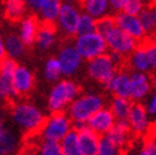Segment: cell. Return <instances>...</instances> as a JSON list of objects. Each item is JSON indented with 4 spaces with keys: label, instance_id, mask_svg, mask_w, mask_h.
Returning <instances> with one entry per match:
<instances>
[{
    "label": "cell",
    "instance_id": "cell-17",
    "mask_svg": "<svg viewBox=\"0 0 156 155\" xmlns=\"http://www.w3.org/2000/svg\"><path fill=\"white\" fill-rule=\"evenodd\" d=\"M13 85L18 96H26L34 87V76L27 67L18 65L13 74Z\"/></svg>",
    "mask_w": 156,
    "mask_h": 155
},
{
    "label": "cell",
    "instance_id": "cell-22",
    "mask_svg": "<svg viewBox=\"0 0 156 155\" xmlns=\"http://www.w3.org/2000/svg\"><path fill=\"white\" fill-rule=\"evenodd\" d=\"M132 106H133V103L131 102V99L114 97V99L112 100V104H111V111L114 114L117 121H126L129 117Z\"/></svg>",
    "mask_w": 156,
    "mask_h": 155
},
{
    "label": "cell",
    "instance_id": "cell-34",
    "mask_svg": "<svg viewBox=\"0 0 156 155\" xmlns=\"http://www.w3.org/2000/svg\"><path fill=\"white\" fill-rule=\"evenodd\" d=\"M140 43L144 45L147 49V51H149L152 71L156 73V37H146L145 40L142 42H140Z\"/></svg>",
    "mask_w": 156,
    "mask_h": 155
},
{
    "label": "cell",
    "instance_id": "cell-38",
    "mask_svg": "<svg viewBox=\"0 0 156 155\" xmlns=\"http://www.w3.org/2000/svg\"><path fill=\"white\" fill-rule=\"evenodd\" d=\"M34 145H28V148H24L22 150V153L19 155H40L38 150H36V148H33Z\"/></svg>",
    "mask_w": 156,
    "mask_h": 155
},
{
    "label": "cell",
    "instance_id": "cell-28",
    "mask_svg": "<svg viewBox=\"0 0 156 155\" xmlns=\"http://www.w3.org/2000/svg\"><path fill=\"white\" fill-rule=\"evenodd\" d=\"M117 27L115 15L107 14L102 18H98L95 20V32L99 33L102 37H105L113 28Z\"/></svg>",
    "mask_w": 156,
    "mask_h": 155
},
{
    "label": "cell",
    "instance_id": "cell-3",
    "mask_svg": "<svg viewBox=\"0 0 156 155\" xmlns=\"http://www.w3.org/2000/svg\"><path fill=\"white\" fill-rule=\"evenodd\" d=\"M80 94V87L71 80H60L48 96V110L52 113L64 112Z\"/></svg>",
    "mask_w": 156,
    "mask_h": 155
},
{
    "label": "cell",
    "instance_id": "cell-43",
    "mask_svg": "<svg viewBox=\"0 0 156 155\" xmlns=\"http://www.w3.org/2000/svg\"><path fill=\"white\" fill-rule=\"evenodd\" d=\"M4 128V120H3V114H2V111H0V131Z\"/></svg>",
    "mask_w": 156,
    "mask_h": 155
},
{
    "label": "cell",
    "instance_id": "cell-33",
    "mask_svg": "<svg viewBox=\"0 0 156 155\" xmlns=\"http://www.w3.org/2000/svg\"><path fill=\"white\" fill-rule=\"evenodd\" d=\"M38 154L40 155H64L60 142L46 141V140H41V144L38 146Z\"/></svg>",
    "mask_w": 156,
    "mask_h": 155
},
{
    "label": "cell",
    "instance_id": "cell-4",
    "mask_svg": "<svg viewBox=\"0 0 156 155\" xmlns=\"http://www.w3.org/2000/svg\"><path fill=\"white\" fill-rule=\"evenodd\" d=\"M71 120L65 112L52 113L46 122L40 132L41 140L46 141H57L60 142L70 131H71Z\"/></svg>",
    "mask_w": 156,
    "mask_h": 155
},
{
    "label": "cell",
    "instance_id": "cell-7",
    "mask_svg": "<svg viewBox=\"0 0 156 155\" xmlns=\"http://www.w3.org/2000/svg\"><path fill=\"white\" fill-rule=\"evenodd\" d=\"M104 38L109 50L113 52H118L124 56H129L138 46V42L135 38H132L129 34H127L118 27L113 28Z\"/></svg>",
    "mask_w": 156,
    "mask_h": 155
},
{
    "label": "cell",
    "instance_id": "cell-37",
    "mask_svg": "<svg viewBox=\"0 0 156 155\" xmlns=\"http://www.w3.org/2000/svg\"><path fill=\"white\" fill-rule=\"evenodd\" d=\"M126 3H127V0H111V4L112 6L114 8L115 10H123L124 9V6H126Z\"/></svg>",
    "mask_w": 156,
    "mask_h": 155
},
{
    "label": "cell",
    "instance_id": "cell-31",
    "mask_svg": "<svg viewBox=\"0 0 156 155\" xmlns=\"http://www.w3.org/2000/svg\"><path fill=\"white\" fill-rule=\"evenodd\" d=\"M140 22L144 27V31L146 33V37H156V31H155V24H154V18L150 8L145 6L140 13Z\"/></svg>",
    "mask_w": 156,
    "mask_h": 155
},
{
    "label": "cell",
    "instance_id": "cell-10",
    "mask_svg": "<svg viewBox=\"0 0 156 155\" xmlns=\"http://www.w3.org/2000/svg\"><path fill=\"white\" fill-rule=\"evenodd\" d=\"M107 136L126 153L127 149L131 148L132 142H133V137L136 135L132 132L128 120H126V121H117L113 128L107 134Z\"/></svg>",
    "mask_w": 156,
    "mask_h": 155
},
{
    "label": "cell",
    "instance_id": "cell-19",
    "mask_svg": "<svg viewBox=\"0 0 156 155\" xmlns=\"http://www.w3.org/2000/svg\"><path fill=\"white\" fill-rule=\"evenodd\" d=\"M128 67L138 73H149L152 70L149 51L144 45L138 43L137 49L128 56Z\"/></svg>",
    "mask_w": 156,
    "mask_h": 155
},
{
    "label": "cell",
    "instance_id": "cell-13",
    "mask_svg": "<svg viewBox=\"0 0 156 155\" xmlns=\"http://www.w3.org/2000/svg\"><path fill=\"white\" fill-rule=\"evenodd\" d=\"M80 15L75 9V6L65 3L61 5V10L58 14V23L62 28V31L69 37L77 36V24H79Z\"/></svg>",
    "mask_w": 156,
    "mask_h": 155
},
{
    "label": "cell",
    "instance_id": "cell-11",
    "mask_svg": "<svg viewBox=\"0 0 156 155\" xmlns=\"http://www.w3.org/2000/svg\"><path fill=\"white\" fill-rule=\"evenodd\" d=\"M115 122L117 120L114 117V114L112 113V111L107 110V108H102L97 113L93 114L85 125L93 131H95L98 135L103 136V135H107L113 128Z\"/></svg>",
    "mask_w": 156,
    "mask_h": 155
},
{
    "label": "cell",
    "instance_id": "cell-18",
    "mask_svg": "<svg viewBox=\"0 0 156 155\" xmlns=\"http://www.w3.org/2000/svg\"><path fill=\"white\" fill-rule=\"evenodd\" d=\"M41 19L36 14H29L20 22V38L27 47L36 43L38 29H40Z\"/></svg>",
    "mask_w": 156,
    "mask_h": 155
},
{
    "label": "cell",
    "instance_id": "cell-15",
    "mask_svg": "<svg viewBox=\"0 0 156 155\" xmlns=\"http://www.w3.org/2000/svg\"><path fill=\"white\" fill-rule=\"evenodd\" d=\"M151 89V78L147 73L135 71L131 74V99L141 100Z\"/></svg>",
    "mask_w": 156,
    "mask_h": 155
},
{
    "label": "cell",
    "instance_id": "cell-44",
    "mask_svg": "<svg viewBox=\"0 0 156 155\" xmlns=\"http://www.w3.org/2000/svg\"><path fill=\"white\" fill-rule=\"evenodd\" d=\"M5 2V0H0V3H4Z\"/></svg>",
    "mask_w": 156,
    "mask_h": 155
},
{
    "label": "cell",
    "instance_id": "cell-23",
    "mask_svg": "<svg viewBox=\"0 0 156 155\" xmlns=\"http://www.w3.org/2000/svg\"><path fill=\"white\" fill-rule=\"evenodd\" d=\"M38 10L42 15V20L56 22L61 10V0H42Z\"/></svg>",
    "mask_w": 156,
    "mask_h": 155
},
{
    "label": "cell",
    "instance_id": "cell-30",
    "mask_svg": "<svg viewBox=\"0 0 156 155\" xmlns=\"http://www.w3.org/2000/svg\"><path fill=\"white\" fill-rule=\"evenodd\" d=\"M62 75V69L58 59L56 57H51L47 60L44 66V76L48 81H57Z\"/></svg>",
    "mask_w": 156,
    "mask_h": 155
},
{
    "label": "cell",
    "instance_id": "cell-36",
    "mask_svg": "<svg viewBox=\"0 0 156 155\" xmlns=\"http://www.w3.org/2000/svg\"><path fill=\"white\" fill-rule=\"evenodd\" d=\"M144 139H150V140H155L156 141V122H152L149 125V128L145 132Z\"/></svg>",
    "mask_w": 156,
    "mask_h": 155
},
{
    "label": "cell",
    "instance_id": "cell-26",
    "mask_svg": "<svg viewBox=\"0 0 156 155\" xmlns=\"http://www.w3.org/2000/svg\"><path fill=\"white\" fill-rule=\"evenodd\" d=\"M64 155H83L77 142V131L71 130L70 132L60 141Z\"/></svg>",
    "mask_w": 156,
    "mask_h": 155
},
{
    "label": "cell",
    "instance_id": "cell-2",
    "mask_svg": "<svg viewBox=\"0 0 156 155\" xmlns=\"http://www.w3.org/2000/svg\"><path fill=\"white\" fill-rule=\"evenodd\" d=\"M103 108V99L98 94H85L77 97L69 106V117L75 125H85L89 118Z\"/></svg>",
    "mask_w": 156,
    "mask_h": 155
},
{
    "label": "cell",
    "instance_id": "cell-42",
    "mask_svg": "<svg viewBox=\"0 0 156 155\" xmlns=\"http://www.w3.org/2000/svg\"><path fill=\"white\" fill-rule=\"evenodd\" d=\"M150 78H151V87H152V89L156 92V73H152V74L150 75Z\"/></svg>",
    "mask_w": 156,
    "mask_h": 155
},
{
    "label": "cell",
    "instance_id": "cell-12",
    "mask_svg": "<svg viewBox=\"0 0 156 155\" xmlns=\"http://www.w3.org/2000/svg\"><path fill=\"white\" fill-rule=\"evenodd\" d=\"M131 130L136 136H144L149 128V111L140 102H136L132 106V110L128 117Z\"/></svg>",
    "mask_w": 156,
    "mask_h": 155
},
{
    "label": "cell",
    "instance_id": "cell-21",
    "mask_svg": "<svg viewBox=\"0 0 156 155\" xmlns=\"http://www.w3.org/2000/svg\"><path fill=\"white\" fill-rule=\"evenodd\" d=\"M27 8L24 0H5L4 2V18L10 23L22 22L26 17Z\"/></svg>",
    "mask_w": 156,
    "mask_h": 155
},
{
    "label": "cell",
    "instance_id": "cell-6",
    "mask_svg": "<svg viewBox=\"0 0 156 155\" xmlns=\"http://www.w3.org/2000/svg\"><path fill=\"white\" fill-rule=\"evenodd\" d=\"M118 71V66L114 64L109 53H104L93 59L88 64V73L90 78L103 85H107Z\"/></svg>",
    "mask_w": 156,
    "mask_h": 155
},
{
    "label": "cell",
    "instance_id": "cell-27",
    "mask_svg": "<svg viewBox=\"0 0 156 155\" xmlns=\"http://www.w3.org/2000/svg\"><path fill=\"white\" fill-rule=\"evenodd\" d=\"M84 9L93 18H102L108 9V0H87Z\"/></svg>",
    "mask_w": 156,
    "mask_h": 155
},
{
    "label": "cell",
    "instance_id": "cell-24",
    "mask_svg": "<svg viewBox=\"0 0 156 155\" xmlns=\"http://www.w3.org/2000/svg\"><path fill=\"white\" fill-rule=\"evenodd\" d=\"M18 140L12 131L3 128L0 131V155H13L17 150Z\"/></svg>",
    "mask_w": 156,
    "mask_h": 155
},
{
    "label": "cell",
    "instance_id": "cell-25",
    "mask_svg": "<svg viewBox=\"0 0 156 155\" xmlns=\"http://www.w3.org/2000/svg\"><path fill=\"white\" fill-rule=\"evenodd\" d=\"M24 47L26 45L23 43L22 38L18 37L17 34H8L5 38V50L8 57L12 59H18L24 53Z\"/></svg>",
    "mask_w": 156,
    "mask_h": 155
},
{
    "label": "cell",
    "instance_id": "cell-35",
    "mask_svg": "<svg viewBox=\"0 0 156 155\" xmlns=\"http://www.w3.org/2000/svg\"><path fill=\"white\" fill-rule=\"evenodd\" d=\"M142 9H144L142 0H127L123 12L127 13V14H131V15H137V14L141 13Z\"/></svg>",
    "mask_w": 156,
    "mask_h": 155
},
{
    "label": "cell",
    "instance_id": "cell-29",
    "mask_svg": "<svg viewBox=\"0 0 156 155\" xmlns=\"http://www.w3.org/2000/svg\"><path fill=\"white\" fill-rule=\"evenodd\" d=\"M123 154H124V151L118 145H115L107 135L100 136L98 155H123Z\"/></svg>",
    "mask_w": 156,
    "mask_h": 155
},
{
    "label": "cell",
    "instance_id": "cell-14",
    "mask_svg": "<svg viewBox=\"0 0 156 155\" xmlns=\"http://www.w3.org/2000/svg\"><path fill=\"white\" fill-rule=\"evenodd\" d=\"M81 59L83 57L76 51L75 47H73V46H65L60 51V55H58V61L61 64L62 74L66 76L74 75L79 70V67L81 65Z\"/></svg>",
    "mask_w": 156,
    "mask_h": 155
},
{
    "label": "cell",
    "instance_id": "cell-39",
    "mask_svg": "<svg viewBox=\"0 0 156 155\" xmlns=\"http://www.w3.org/2000/svg\"><path fill=\"white\" fill-rule=\"evenodd\" d=\"M147 111H149V113H151V114H156V94L151 98L149 106H147Z\"/></svg>",
    "mask_w": 156,
    "mask_h": 155
},
{
    "label": "cell",
    "instance_id": "cell-40",
    "mask_svg": "<svg viewBox=\"0 0 156 155\" xmlns=\"http://www.w3.org/2000/svg\"><path fill=\"white\" fill-rule=\"evenodd\" d=\"M5 57H8L6 50H5V42L3 41L2 36H0V63H2V61H3Z\"/></svg>",
    "mask_w": 156,
    "mask_h": 155
},
{
    "label": "cell",
    "instance_id": "cell-41",
    "mask_svg": "<svg viewBox=\"0 0 156 155\" xmlns=\"http://www.w3.org/2000/svg\"><path fill=\"white\" fill-rule=\"evenodd\" d=\"M27 2H28V5L32 8V9L37 10V9H40V5H41L42 0H27Z\"/></svg>",
    "mask_w": 156,
    "mask_h": 155
},
{
    "label": "cell",
    "instance_id": "cell-1",
    "mask_svg": "<svg viewBox=\"0 0 156 155\" xmlns=\"http://www.w3.org/2000/svg\"><path fill=\"white\" fill-rule=\"evenodd\" d=\"M12 116L15 123L24 131L27 136H38L46 122V117L38 108L30 103H13Z\"/></svg>",
    "mask_w": 156,
    "mask_h": 155
},
{
    "label": "cell",
    "instance_id": "cell-5",
    "mask_svg": "<svg viewBox=\"0 0 156 155\" xmlns=\"http://www.w3.org/2000/svg\"><path fill=\"white\" fill-rule=\"evenodd\" d=\"M75 49L83 59L90 61L100 55H104L108 46L104 37H102L97 32H93L77 36L75 41Z\"/></svg>",
    "mask_w": 156,
    "mask_h": 155
},
{
    "label": "cell",
    "instance_id": "cell-16",
    "mask_svg": "<svg viewBox=\"0 0 156 155\" xmlns=\"http://www.w3.org/2000/svg\"><path fill=\"white\" fill-rule=\"evenodd\" d=\"M105 88L115 97L131 99V75L126 70H119Z\"/></svg>",
    "mask_w": 156,
    "mask_h": 155
},
{
    "label": "cell",
    "instance_id": "cell-9",
    "mask_svg": "<svg viewBox=\"0 0 156 155\" xmlns=\"http://www.w3.org/2000/svg\"><path fill=\"white\" fill-rule=\"evenodd\" d=\"M77 142L83 155H98L100 135L89 128L87 125H77Z\"/></svg>",
    "mask_w": 156,
    "mask_h": 155
},
{
    "label": "cell",
    "instance_id": "cell-20",
    "mask_svg": "<svg viewBox=\"0 0 156 155\" xmlns=\"http://www.w3.org/2000/svg\"><path fill=\"white\" fill-rule=\"evenodd\" d=\"M57 26L56 22H46L41 19L40 29H38L36 43L40 47V50H48L52 47L55 42V37H56Z\"/></svg>",
    "mask_w": 156,
    "mask_h": 155
},
{
    "label": "cell",
    "instance_id": "cell-32",
    "mask_svg": "<svg viewBox=\"0 0 156 155\" xmlns=\"http://www.w3.org/2000/svg\"><path fill=\"white\" fill-rule=\"evenodd\" d=\"M95 20L97 19H94L89 14L80 15L79 24H77V36L95 32Z\"/></svg>",
    "mask_w": 156,
    "mask_h": 155
},
{
    "label": "cell",
    "instance_id": "cell-8",
    "mask_svg": "<svg viewBox=\"0 0 156 155\" xmlns=\"http://www.w3.org/2000/svg\"><path fill=\"white\" fill-rule=\"evenodd\" d=\"M115 19H117V27L124 31L132 38H135L138 43L142 42L146 38L144 27L137 15H131L124 12H119L115 14Z\"/></svg>",
    "mask_w": 156,
    "mask_h": 155
}]
</instances>
